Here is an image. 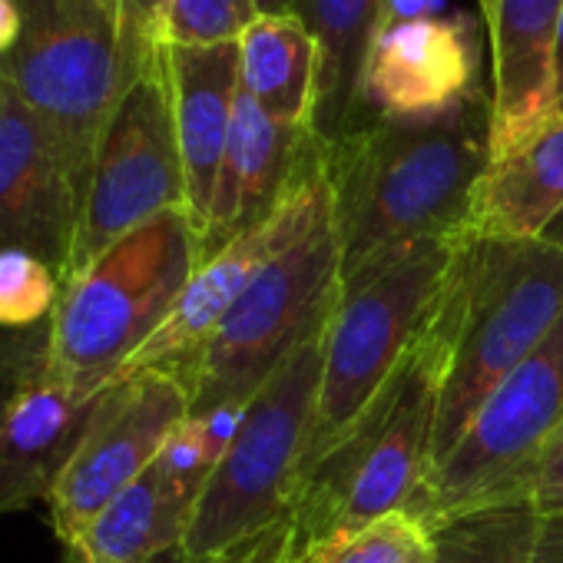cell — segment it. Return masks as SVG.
Masks as SVG:
<instances>
[{
	"label": "cell",
	"mask_w": 563,
	"mask_h": 563,
	"mask_svg": "<svg viewBox=\"0 0 563 563\" xmlns=\"http://www.w3.org/2000/svg\"><path fill=\"white\" fill-rule=\"evenodd\" d=\"M540 523L530 500L451 517L431 530L428 563H533Z\"/></svg>",
	"instance_id": "obj_23"
},
{
	"label": "cell",
	"mask_w": 563,
	"mask_h": 563,
	"mask_svg": "<svg viewBox=\"0 0 563 563\" xmlns=\"http://www.w3.org/2000/svg\"><path fill=\"white\" fill-rule=\"evenodd\" d=\"M325 329L329 319L289 352L242 408L239 424L199 494L179 560L225 553L289 517L319 411Z\"/></svg>",
	"instance_id": "obj_5"
},
{
	"label": "cell",
	"mask_w": 563,
	"mask_h": 563,
	"mask_svg": "<svg viewBox=\"0 0 563 563\" xmlns=\"http://www.w3.org/2000/svg\"><path fill=\"white\" fill-rule=\"evenodd\" d=\"M196 265L199 232L186 209L113 242L60 286L47 372L87 388L113 385L166 322Z\"/></svg>",
	"instance_id": "obj_4"
},
{
	"label": "cell",
	"mask_w": 563,
	"mask_h": 563,
	"mask_svg": "<svg viewBox=\"0 0 563 563\" xmlns=\"http://www.w3.org/2000/svg\"><path fill=\"white\" fill-rule=\"evenodd\" d=\"M556 93H563V21H560V37H556Z\"/></svg>",
	"instance_id": "obj_36"
},
{
	"label": "cell",
	"mask_w": 563,
	"mask_h": 563,
	"mask_svg": "<svg viewBox=\"0 0 563 563\" xmlns=\"http://www.w3.org/2000/svg\"><path fill=\"white\" fill-rule=\"evenodd\" d=\"M60 275L37 255L0 249V329H34L54 319Z\"/></svg>",
	"instance_id": "obj_24"
},
{
	"label": "cell",
	"mask_w": 563,
	"mask_h": 563,
	"mask_svg": "<svg viewBox=\"0 0 563 563\" xmlns=\"http://www.w3.org/2000/svg\"><path fill=\"white\" fill-rule=\"evenodd\" d=\"M252 4H255V18H262V14H289L296 0H252Z\"/></svg>",
	"instance_id": "obj_34"
},
{
	"label": "cell",
	"mask_w": 563,
	"mask_h": 563,
	"mask_svg": "<svg viewBox=\"0 0 563 563\" xmlns=\"http://www.w3.org/2000/svg\"><path fill=\"white\" fill-rule=\"evenodd\" d=\"M441 8V0H382V21H378V34L395 27V24H408V21H424L434 18V11Z\"/></svg>",
	"instance_id": "obj_31"
},
{
	"label": "cell",
	"mask_w": 563,
	"mask_h": 563,
	"mask_svg": "<svg viewBox=\"0 0 563 563\" xmlns=\"http://www.w3.org/2000/svg\"><path fill=\"white\" fill-rule=\"evenodd\" d=\"M543 242H550V245H560V249H563V212H560V216L553 219V225L547 229Z\"/></svg>",
	"instance_id": "obj_35"
},
{
	"label": "cell",
	"mask_w": 563,
	"mask_h": 563,
	"mask_svg": "<svg viewBox=\"0 0 563 563\" xmlns=\"http://www.w3.org/2000/svg\"><path fill=\"white\" fill-rule=\"evenodd\" d=\"M24 11L21 44L0 60L24 103L57 136L87 199L97 146L130 90L120 54L117 0H18Z\"/></svg>",
	"instance_id": "obj_8"
},
{
	"label": "cell",
	"mask_w": 563,
	"mask_h": 563,
	"mask_svg": "<svg viewBox=\"0 0 563 563\" xmlns=\"http://www.w3.org/2000/svg\"><path fill=\"white\" fill-rule=\"evenodd\" d=\"M342 252L332 192L312 222L242 292L183 375L189 415L242 411L265 378L335 309Z\"/></svg>",
	"instance_id": "obj_7"
},
{
	"label": "cell",
	"mask_w": 563,
	"mask_h": 563,
	"mask_svg": "<svg viewBox=\"0 0 563 563\" xmlns=\"http://www.w3.org/2000/svg\"><path fill=\"white\" fill-rule=\"evenodd\" d=\"M461 239L415 242L342 278L325 329L319 411L302 481L405 362L448 286Z\"/></svg>",
	"instance_id": "obj_6"
},
{
	"label": "cell",
	"mask_w": 563,
	"mask_h": 563,
	"mask_svg": "<svg viewBox=\"0 0 563 563\" xmlns=\"http://www.w3.org/2000/svg\"><path fill=\"white\" fill-rule=\"evenodd\" d=\"M329 192L332 186L325 169V140L316 136L292 186L278 199V206L262 222L239 232L232 242H225L219 252L206 255L192 268L173 312L150 335V342L126 362L120 378L159 368L183 382L199 349L222 325V319L252 286V278L312 222V216L322 209Z\"/></svg>",
	"instance_id": "obj_11"
},
{
	"label": "cell",
	"mask_w": 563,
	"mask_h": 563,
	"mask_svg": "<svg viewBox=\"0 0 563 563\" xmlns=\"http://www.w3.org/2000/svg\"><path fill=\"white\" fill-rule=\"evenodd\" d=\"M289 517L272 523L268 530L235 543L225 553L206 556V560H176V563H289Z\"/></svg>",
	"instance_id": "obj_29"
},
{
	"label": "cell",
	"mask_w": 563,
	"mask_h": 563,
	"mask_svg": "<svg viewBox=\"0 0 563 563\" xmlns=\"http://www.w3.org/2000/svg\"><path fill=\"white\" fill-rule=\"evenodd\" d=\"M319 47L296 14H262L239 37V87L286 123L312 126Z\"/></svg>",
	"instance_id": "obj_22"
},
{
	"label": "cell",
	"mask_w": 563,
	"mask_h": 563,
	"mask_svg": "<svg viewBox=\"0 0 563 563\" xmlns=\"http://www.w3.org/2000/svg\"><path fill=\"white\" fill-rule=\"evenodd\" d=\"M428 556L431 530L408 510H398L325 547L309 563H428Z\"/></svg>",
	"instance_id": "obj_25"
},
{
	"label": "cell",
	"mask_w": 563,
	"mask_h": 563,
	"mask_svg": "<svg viewBox=\"0 0 563 563\" xmlns=\"http://www.w3.org/2000/svg\"><path fill=\"white\" fill-rule=\"evenodd\" d=\"M189 418L186 385L159 368L117 378L103 395L51 494L57 540L70 547L84 527L123 494L163 451L169 434Z\"/></svg>",
	"instance_id": "obj_12"
},
{
	"label": "cell",
	"mask_w": 563,
	"mask_h": 563,
	"mask_svg": "<svg viewBox=\"0 0 563 563\" xmlns=\"http://www.w3.org/2000/svg\"><path fill=\"white\" fill-rule=\"evenodd\" d=\"M255 21L252 0H169L163 44L216 47L239 44L242 31Z\"/></svg>",
	"instance_id": "obj_26"
},
{
	"label": "cell",
	"mask_w": 563,
	"mask_h": 563,
	"mask_svg": "<svg viewBox=\"0 0 563 563\" xmlns=\"http://www.w3.org/2000/svg\"><path fill=\"white\" fill-rule=\"evenodd\" d=\"M173 209L189 212L169 77L159 51V57L130 84L103 130L67 278L123 235Z\"/></svg>",
	"instance_id": "obj_10"
},
{
	"label": "cell",
	"mask_w": 563,
	"mask_h": 563,
	"mask_svg": "<svg viewBox=\"0 0 563 563\" xmlns=\"http://www.w3.org/2000/svg\"><path fill=\"white\" fill-rule=\"evenodd\" d=\"M316 136L319 133L312 126L272 117L239 87L209 222L199 242V262L219 252L239 232L262 222L278 206Z\"/></svg>",
	"instance_id": "obj_15"
},
{
	"label": "cell",
	"mask_w": 563,
	"mask_h": 563,
	"mask_svg": "<svg viewBox=\"0 0 563 563\" xmlns=\"http://www.w3.org/2000/svg\"><path fill=\"white\" fill-rule=\"evenodd\" d=\"M477 80V41L467 18H424L382 31L368 47L355 113L391 120H428L464 103Z\"/></svg>",
	"instance_id": "obj_14"
},
{
	"label": "cell",
	"mask_w": 563,
	"mask_h": 563,
	"mask_svg": "<svg viewBox=\"0 0 563 563\" xmlns=\"http://www.w3.org/2000/svg\"><path fill=\"white\" fill-rule=\"evenodd\" d=\"M563 434V316L490 391L451 454L405 507L428 530L451 517L530 500L533 474Z\"/></svg>",
	"instance_id": "obj_9"
},
{
	"label": "cell",
	"mask_w": 563,
	"mask_h": 563,
	"mask_svg": "<svg viewBox=\"0 0 563 563\" xmlns=\"http://www.w3.org/2000/svg\"><path fill=\"white\" fill-rule=\"evenodd\" d=\"M530 504L543 520H550V517L563 520V434L550 444V451L543 454V461L533 474Z\"/></svg>",
	"instance_id": "obj_30"
},
{
	"label": "cell",
	"mask_w": 563,
	"mask_h": 563,
	"mask_svg": "<svg viewBox=\"0 0 563 563\" xmlns=\"http://www.w3.org/2000/svg\"><path fill=\"white\" fill-rule=\"evenodd\" d=\"M563 212V93L514 143L490 153L467 216V235L543 239Z\"/></svg>",
	"instance_id": "obj_18"
},
{
	"label": "cell",
	"mask_w": 563,
	"mask_h": 563,
	"mask_svg": "<svg viewBox=\"0 0 563 563\" xmlns=\"http://www.w3.org/2000/svg\"><path fill=\"white\" fill-rule=\"evenodd\" d=\"M490 47V153L527 133L556 100L563 0H477Z\"/></svg>",
	"instance_id": "obj_16"
},
{
	"label": "cell",
	"mask_w": 563,
	"mask_h": 563,
	"mask_svg": "<svg viewBox=\"0 0 563 563\" xmlns=\"http://www.w3.org/2000/svg\"><path fill=\"white\" fill-rule=\"evenodd\" d=\"M533 563H563V520L560 517H550L540 523Z\"/></svg>",
	"instance_id": "obj_33"
},
{
	"label": "cell",
	"mask_w": 563,
	"mask_h": 563,
	"mask_svg": "<svg viewBox=\"0 0 563 563\" xmlns=\"http://www.w3.org/2000/svg\"><path fill=\"white\" fill-rule=\"evenodd\" d=\"M107 388L74 385L44 368L14 401L0 424V517L51 500Z\"/></svg>",
	"instance_id": "obj_17"
},
{
	"label": "cell",
	"mask_w": 563,
	"mask_h": 563,
	"mask_svg": "<svg viewBox=\"0 0 563 563\" xmlns=\"http://www.w3.org/2000/svg\"><path fill=\"white\" fill-rule=\"evenodd\" d=\"M163 64L169 77L176 136L186 173V206L199 232H206L216 176L232 126L239 97V44L216 47H176L163 44Z\"/></svg>",
	"instance_id": "obj_19"
},
{
	"label": "cell",
	"mask_w": 563,
	"mask_h": 563,
	"mask_svg": "<svg viewBox=\"0 0 563 563\" xmlns=\"http://www.w3.org/2000/svg\"><path fill=\"white\" fill-rule=\"evenodd\" d=\"M80 212L84 192L57 136L0 77V249L44 258L64 286Z\"/></svg>",
	"instance_id": "obj_13"
},
{
	"label": "cell",
	"mask_w": 563,
	"mask_h": 563,
	"mask_svg": "<svg viewBox=\"0 0 563 563\" xmlns=\"http://www.w3.org/2000/svg\"><path fill=\"white\" fill-rule=\"evenodd\" d=\"M319 47L312 130L329 143L352 113L368 47L378 37L382 0H296L292 11Z\"/></svg>",
	"instance_id": "obj_21"
},
{
	"label": "cell",
	"mask_w": 563,
	"mask_h": 563,
	"mask_svg": "<svg viewBox=\"0 0 563 563\" xmlns=\"http://www.w3.org/2000/svg\"><path fill=\"white\" fill-rule=\"evenodd\" d=\"M51 355V322L34 329H0V424L14 401L44 375Z\"/></svg>",
	"instance_id": "obj_27"
},
{
	"label": "cell",
	"mask_w": 563,
	"mask_h": 563,
	"mask_svg": "<svg viewBox=\"0 0 563 563\" xmlns=\"http://www.w3.org/2000/svg\"><path fill=\"white\" fill-rule=\"evenodd\" d=\"M454 329L457 296L451 265L431 319L391 382L299 484L289 510V563H309L325 547L411 504L431 474Z\"/></svg>",
	"instance_id": "obj_2"
},
{
	"label": "cell",
	"mask_w": 563,
	"mask_h": 563,
	"mask_svg": "<svg viewBox=\"0 0 563 563\" xmlns=\"http://www.w3.org/2000/svg\"><path fill=\"white\" fill-rule=\"evenodd\" d=\"M199 494L202 490L153 461L64 550L70 563H163L166 556L179 560Z\"/></svg>",
	"instance_id": "obj_20"
},
{
	"label": "cell",
	"mask_w": 563,
	"mask_h": 563,
	"mask_svg": "<svg viewBox=\"0 0 563 563\" xmlns=\"http://www.w3.org/2000/svg\"><path fill=\"white\" fill-rule=\"evenodd\" d=\"M490 159V90L428 120L365 117L325 143L342 278L385 252L457 239Z\"/></svg>",
	"instance_id": "obj_1"
},
{
	"label": "cell",
	"mask_w": 563,
	"mask_h": 563,
	"mask_svg": "<svg viewBox=\"0 0 563 563\" xmlns=\"http://www.w3.org/2000/svg\"><path fill=\"white\" fill-rule=\"evenodd\" d=\"M24 34V11L18 0H0V60H8Z\"/></svg>",
	"instance_id": "obj_32"
},
{
	"label": "cell",
	"mask_w": 563,
	"mask_h": 563,
	"mask_svg": "<svg viewBox=\"0 0 563 563\" xmlns=\"http://www.w3.org/2000/svg\"><path fill=\"white\" fill-rule=\"evenodd\" d=\"M166 11H169V0H117L120 54H123L130 84L159 57Z\"/></svg>",
	"instance_id": "obj_28"
},
{
	"label": "cell",
	"mask_w": 563,
	"mask_h": 563,
	"mask_svg": "<svg viewBox=\"0 0 563 563\" xmlns=\"http://www.w3.org/2000/svg\"><path fill=\"white\" fill-rule=\"evenodd\" d=\"M457 329L441 391L431 471L461 441L490 391L563 316V249L543 239L467 235L454 258Z\"/></svg>",
	"instance_id": "obj_3"
}]
</instances>
